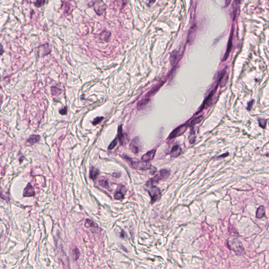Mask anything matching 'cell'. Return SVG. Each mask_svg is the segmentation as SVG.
<instances>
[{"instance_id": "6da1fadb", "label": "cell", "mask_w": 269, "mask_h": 269, "mask_svg": "<svg viewBox=\"0 0 269 269\" xmlns=\"http://www.w3.org/2000/svg\"><path fill=\"white\" fill-rule=\"evenodd\" d=\"M226 245L229 249L234 251L236 255H241L245 254V249L242 242L238 238L229 237L226 240Z\"/></svg>"}, {"instance_id": "7a4b0ae2", "label": "cell", "mask_w": 269, "mask_h": 269, "mask_svg": "<svg viewBox=\"0 0 269 269\" xmlns=\"http://www.w3.org/2000/svg\"><path fill=\"white\" fill-rule=\"evenodd\" d=\"M170 175V172L167 169H162L160 170L157 175L151 178L147 182V185L148 186H152L154 183H158L160 181L166 179Z\"/></svg>"}, {"instance_id": "3957f363", "label": "cell", "mask_w": 269, "mask_h": 269, "mask_svg": "<svg viewBox=\"0 0 269 269\" xmlns=\"http://www.w3.org/2000/svg\"><path fill=\"white\" fill-rule=\"evenodd\" d=\"M189 127V125L188 123L184 125H182L181 126L177 127V128L174 129L171 133H170L168 136L169 139H172L173 138H176L179 136H181L182 134L185 133L187 129Z\"/></svg>"}, {"instance_id": "277c9868", "label": "cell", "mask_w": 269, "mask_h": 269, "mask_svg": "<svg viewBox=\"0 0 269 269\" xmlns=\"http://www.w3.org/2000/svg\"><path fill=\"white\" fill-rule=\"evenodd\" d=\"M91 3H92V4H91L92 5L90 7H93L96 13L98 15L102 14L103 12L106 9V6L102 1H93Z\"/></svg>"}, {"instance_id": "5b68a950", "label": "cell", "mask_w": 269, "mask_h": 269, "mask_svg": "<svg viewBox=\"0 0 269 269\" xmlns=\"http://www.w3.org/2000/svg\"><path fill=\"white\" fill-rule=\"evenodd\" d=\"M148 193L151 197V203H154L157 200H158L162 195L161 191L159 188L156 186L149 187V189L148 190Z\"/></svg>"}, {"instance_id": "8992f818", "label": "cell", "mask_w": 269, "mask_h": 269, "mask_svg": "<svg viewBox=\"0 0 269 269\" xmlns=\"http://www.w3.org/2000/svg\"><path fill=\"white\" fill-rule=\"evenodd\" d=\"M131 162L132 167L134 168L135 169H137V170H148V169H151L152 168V166L151 165L150 163L148 162Z\"/></svg>"}, {"instance_id": "52a82bcc", "label": "cell", "mask_w": 269, "mask_h": 269, "mask_svg": "<svg viewBox=\"0 0 269 269\" xmlns=\"http://www.w3.org/2000/svg\"><path fill=\"white\" fill-rule=\"evenodd\" d=\"M52 52L51 48L48 43L40 46L38 48V55L41 57H44L50 54Z\"/></svg>"}, {"instance_id": "ba28073f", "label": "cell", "mask_w": 269, "mask_h": 269, "mask_svg": "<svg viewBox=\"0 0 269 269\" xmlns=\"http://www.w3.org/2000/svg\"><path fill=\"white\" fill-rule=\"evenodd\" d=\"M130 148L131 151L135 154H138L141 149V143L138 137L133 138L130 144Z\"/></svg>"}, {"instance_id": "9c48e42d", "label": "cell", "mask_w": 269, "mask_h": 269, "mask_svg": "<svg viewBox=\"0 0 269 269\" xmlns=\"http://www.w3.org/2000/svg\"><path fill=\"white\" fill-rule=\"evenodd\" d=\"M233 35H234V28L232 27V29H231V33H230V36H229V38L228 43V46H227L226 52L225 53L224 56V58H223V61H226V59H227L228 57H229V55L230 53L231 52V48H232V46Z\"/></svg>"}, {"instance_id": "30bf717a", "label": "cell", "mask_w": 269, "mask_h": 269, "mask_svg": "<svg viewBox=\"0 0 269 269\" xmlns=\"http://www.w3.org/2000/svg\"><path fill=\"white\" fill-rule=\"evenodd\" d=\"M111 35H112V34L110 33V32L108 31L107 30H104L103 31L101 32V33L100 34V39L101 41L107 43L110 41Z\"/></svg>"}, {"instance_id": "8fae6325", "label": "cell", "mask_w": 269, "mask_h": 269, "mask_svg": "<svg viewBox=\"0 0 269 269\" xmlns=\"http://www.w3.org/2000/svg\"><path fill=\"white\" fill-rule=\"evenodd\" d=\"M156 151V150L155 149H152L147 152L146 154L142 156V160L145 162H150L151 160L153 159L155 157Z\"/></svg>"}, {"instance_id": "7c38bea8", "label": "cell", "mask_w": 269, "mask_h": 269, "mask_svg": "<svg viewBox=\"0 0 269 269\" xmlns=\"http://www.w3.org/2000/svg\"><path fill=\"white\" fill-rule=\"evenodd\" d=\"M164 82H161L160 83L158 84L157 85H156L149 92H148L147 94L146 95L145 98L149 99V98L151 97L152 96L154 95L157 92V91H159L160 88L164 85Z\"/></svg>"}, {"instance_id": "4fadbf2b", "label": "cell", "mask_w": 269, "mask_h": 269, "mask_svg": "<svg viewBox=\"0 0 269 269\" xmlns=\"http://www.w3.org/2000/svg\"><path fill=\"white\" fill-rule=\"evenodd\" d=\"M182 149L181 147L178 145H175L172 148V150L170 152V156L172 158H177L181 155Z\"/></svg>"}, {"instance_id": "5bb4252c", "label": "cell", "mask_w": 269, "mask_h": 269, "mask_svg": "<svg viewBox=\"0 0 269 269\" xmlns=\"http://www.w3.org/2000/svg\"><path fill=\"white\" fill-rule=\"evenodd\" d=\"M35 195L33 188L31 185V183H29L25 187L24 190L23 195L24 197H32Z\"/></svg>"}, {"instance_id": "9a60e30c", "label": "cell", "mask_w": 269, "mask_h": 269, "mask_svg": "<svg viewBox=\"0 0 269 269\" xmlns=\"http://www.w3.org/2000/svg\"><path fill=\"white\" fill-rule=\"evenodd\" d=\"M265 209L263 206H260L256 211L255 217L257 219H262L265 216Z\"/></svg>"}, {"instance_id": "2e32d148", "label": "cell", "mask_w": 269, "mask_h": 269, "mask_svg": "<svg viewBox=\"0 0 269 269\" xmlns=\"http://www.w3.org/2000/svg\"><path fill=\"white\" fill-rule=\"evenodd\" d=\"M40 140V136L37 135H31L27 140V143H28L30 145H33L36 143H38Z\"/></svg>"}, {"instance_id": "e0dca14e", "label": "cell", "mask_w": 269, "mask_h": 269, "mask_svg": "<svg viewBox=\"0 0 269 269\" xmlns=\"http://www.w3.org/2000/svg\"><path fill=\"white\" fill-rule=\"evenodd\" d=\"M100 172L98 169L95 167H92L91 168L89 172V177L93 180H95L97 178L98 175H100Z\"/></svg>"}, {"instance_id": "ac0fdd59", "label": "cell", "mask_w": 269, "mask_h": 269, "mask_svg": "<svg viewBox=\"0 0 269 269\" xmlns=\"http://www.w3.org/2000/svg\"><path fill=\"white\" fill-rule=\"evenodd\" d=\"M117 132H118L117 136H118V140H119L120 144L122 145L124 142V133H123L122 125H119V127H118V128Z\"/></svg>"}, {"instance_id": "d6986e66", "label": "cell", "mask_w": 269, "mask_h": 269, "mask_svg": "<svg viewBox=\"0 0 269 269\" xmlns=\"http://www.w3.org/2000/svg\"><path fill=\"white\" fill-rule=\"evenodd\" d=\"M149 102V99L146 98H145L142 100H141L139 102H138V105H137L138 110H141L144 108L146 105H147Z\"/></svg>"}, {"instance_id": "ffe728a7", "label": "cell", "mask_w": 269, "mask_h": 269, "mask_svg": "<svg viewBox=\"0 0 269 269\" xmlns=\"http://www.w3.org/2000/svg\"><path fill=\"white\" fill-rule=\"evenodd\" d=\"M178 52L176 50L172 51V53L170 54V62L172 65H174L175 64V62L176 61L177 57H178Z\"/></svg>"}, {"instance_id": "44dd1931", "label": "cell", "mask_w": 269, "mask_h": 269, "mask_svg": "<svg viewBox=\"0 0 269 269\" xmlns=\"http://www.w3.org/2000/svg\"><path fill=\"white\" fill-rule=\"evenodd\" d=\"M203 118V116H200L198 117H196L195 119L191 120L190 121L188 122V124L189 125V127H193L196 124L199 123Z\"/></svg>"}, {"instance_id": "7402d4cb", "label": "cell", "mask_w": 269, "mask_h": 269, "mask_svg": "<svg viewBox=\"0 0 269 269\" xmlns=\"http://www.w3.org/2000/svg\"><path fill=\"white\" fill-rule=\"evenodd\" d=\"M50 89H51L52 95L58 96L62 94V89L61 88L57 87L56 86H52Z\"/></svg>"}, {"instance_id": "603a6c76", "label": "cell", "mask_w": 269, "mask_h": 269, "mask_svg": "<svg viewBox=\"0 0 269 269\" xmlns=\"http://www.w3.org/2000/svg\"><path fill=\"white\" fill-rule=\"evenodd\" d=\"M71 256L74 261H76L77 260L79 259L80 256V251L78 248H75L72 250Z\"/></svg>"}, {"instance_id": "cb8c5ba5", "label": "cell", "mask_w": 269, "mask_h": 269, "mask_svg": "<svg viewBox=\"0 0 269 269\" xmlns=\"http://www.w3.org/2000/svg\"><path fill=\"white\" fill-rule=\"evenodd\" d=\"M85 226L87 228H91L97 229L98 228L97 224H95L93 221H92L90 219H87L85 222Z\"/></svg>"}, {"instance_id": "d4e9b609", "label": "cell", "mask_w": 269, "mask_h": 269, "mask_svg": "<svg viewBox=\"0 0 269 269\" xmlns=\"http://www.w3.org/2000/svg\"><path fill=\"white\" fill-rule=\"evenodd\" d=\"M195 31H196V25L194 24L193 26L191 27L190 31L189 32L188 34V38L189 41H191V38H193V34L195 33Z\"/></svg>"}, {"instance_id": "484cf974", "label": "cell", "mask_w": 269, "mask_h": 269, "mask_svg": "<svg viewBox=\"0 0 269 269\" xmlns=\"http://www.w3.org/2000/svg\"><path fill=\"white\" fill-rule=\"evenodd\" d=\"M259 126L261 127L262 128L265 129L267 126V121L266 119H259L258 120Z\"/></svg>"}, {"instance_id": "4316f807", "label": "cell", "mask_w": 269, "mask_h": 269, "mask_svg": "<svg viewBox=\"0 0 269 269\" xmlns=\"http://www.w3.org/2000/svg\"><path fill=\"white\" fill-rule=\"evenodd\" d=\"M195 133L193 130L191 131L190 136H189V141L191 144H193L195 142Z\"/></svg>"}, {"instance_id": "83f0119b", "label": "cell", "mask_w": 269, "mask_h": 269, "mask_svg": "<svg viewBox=\"0 0 269 269\" xmlns=\"http://www.w3.org/2000/svg\"><path fill=\"white\" fill-rule=\"evenodd\" d=\"M118 141H117V138H115L113 141H112V143L110 144V146L108 147V150H112L113 148H114L117 145Z\"/></svg>"}, {"instance_id": "f1b7e54d", "label": "cell", "mask_w": 269, "mask_h": 269, "mask_svg": "<svg viewBox=\"0 0 269 269\" xmlns=\"http://www.w3.org/2000/svg\"><path fill=\"white\" fill-rule=\"evenodd\" d=\"M104 117H97L95 118L94 120H93V122H92V124H93V125L95 126V125H97L98 124H100V122L102 121V120L104 119Z\"/></svg>"}, {"instance_id": "f546056e", "label": "cell", "mask_w": 269, "mask_h": 269, "mask_svg": "<svg viewBox=\"0 0 269 269\" xmlns=\"http://www.w3.org/2000/svg\"><path fill=\"white\" fill-rule=\"evenodd\" d=\"M99 183H100V186L102 187L103 188H106V189H108V188H110V186H109L108 182L107 180H100V181H99Z\"/></svg>"}, {"instance_id": "4dcf8cb0", "label": "cell", "mask_w": 269, "mask_h": 269, "mask_svg": "<svg viewBox=\"0 0 269 269\" xmlns=\"http://www.w3.org/2000/svg\"><path fill=\"white\" fill-rule=\"evenodd\" d=\"M45 1H42V0H38L36 1V2L34 3V6H35L36 7H38V8H39V7H41L44 5V3H45Z\"/></svg>"}, {"instance_id": "1f68e13d", "label": "cell", "mask_w": 269, "mask_h": 269, "mask_svg": "<svg viewBox=\"0 0 269 269\" xmlns=\"http://www.w3.org/2000/svg\"><path fill=\"white\" fill-rule=\"evenodd\" d=\"M115 198L117 200H121L124 198V195L120 191H118L116 193L115 195Z\"/></svg>"}, {"instance_id": "d6a6232c", "label": "cell", "mask_w": 269, "mask_h": 269, "mask_svg": "<svg viewBox=\"0 0 269 269\" xmlns=\"http://www.w3.org/2000/svg\"><path fill=\"white\" fill-rule=\"evenodd\" d=\"M67 107L64 106L59 110V113L62 115H66L67 114Z\"/></svg>"}, {"instance_id": "836d02e7", "label": "cell", "mask_w": 269, "mask_h": 269, "mask_svg": "<svg viewBox=\"0 0 269 269\" xmlns=\"http://www.w3.org/2000/svg\"><path fill=\"white\" fill-rule=\"evenodd\" d=\"M253 102V100H251L250 102H248L247 110H251V108L252 107Z\"/></svg>"}, {"instance_id": "e575fe53", "label": "cell", "mask_w": 269, "mask_h": 269, "mask_svg": "<svg viewBox=\"0 0 269 269\" xmlns=\"http://www.w3.org/2000/svg\"><path fill=\"white\" fill-rule=\"evenodd\" d=\"M228 156H229V152H226L225 154H224L223 155L220 156L219 157H217V159H220V158H224Z\"/></svg>"}, {"instance_id": "d590c367", "label": "cell", "mask_w": 269, "mask_h": 269, "mask_svg": "<svg viewBox=\"0 0 269 269\" xmlns=\"http://www.w3.org/2000/svg\"><path fill=\"white\" fill-rule=\"evenodd\" d=\"M4 52V50H3V45L1 44V55H2L3 53Z\"/></svg>"}]
</instances>
